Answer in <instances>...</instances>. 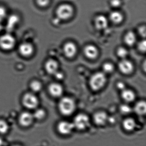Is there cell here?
<instances>
[{
    "label": "cell",
    "mask_w": 146,
    "mask_h": 146,
    "mask_svg": "<svg viewBox=\"0 0 146 146\" xmlns=\"http://www.w3.org/2000/svg\"><path fill=\"white\" fill-rule=\"evenodd\" d=\"M48 90L50 94L54 97L60 96L63 94V88L58 84H52L49 86Z\"/></svg>",
    "instance_id": "cell-14"
},
{
    "label": "cell",
    "mask_w": 146,
    "mask_h": 146,
    "mask_svg": "<svg viewBox=\"0 0 146 146\" xmlns=\"http://www.w3.org/2000/svg\"><path fill=\"white\" fill-rule=\"evenodd\" d=\"M45 116H46L45 111L42 109H37L33 114L34 117L39 120H40L44 118Z\"/></svg>",
    "instance_id": "cell-23"
},
{
    "label": "cell",
    "mask_w": 146,
    "mask_h": 146,
    "mask_svg": "<svg viewBox=\"0 0 146 146\" xmlns=\"http://www.w3.org/2000/svg\"><path fill=\"white\" fill-rule=\"evenodd\" d=\"M34 116L30 113L25 112L19 117V121L20 124L25 127L29 126L33 122Z\"/></svg>",
    "instance_id": "cell-9"
},
{
    "label": "cell",
    "mask_w": 146,
    "mask_h": 146,
    "mask_svg": "<svg viewBox=\"0 0 146 146\" xmlns=\"http://www.w3.org/2000/svg\"><path fill=\"white\" fill-rule=\"evenodd\" d=\"M23 102L27 108L34 109L38 106L39 101L35 95L31 93H28L24 96Z\"/></svg>",
    "instance_id": "cell-5"
},
{
    "label": "cell",
    "mask_w": 146,
    "mask_h": 146,
    "mask_svg": "<svg viewBox=\"0 0 146 146\" xmlns=\"http://www.w3.org/2000/svg\"><path fill=\"white\" fill-rule=\"evenodd\" d=\"M74 127L75 126L72 123L62 121L58 125V129L60 133L63 135H67L71 132Z\"/></svg>",
    "instance_id": "cell-8"
},
{
    "label": "cell",
    "mask_w": 146,
    "mask_h": 146,
    "mask_svg": "<svg viewBox=\"0 0 146 146\" xmlns=\"http://www.w3.org/2000/svg\"><path fill=\"white\" fill-rule=\"evenodd\" d=\"M125 42L128 46H131L135 43L136 37L134 32L129 31L126 33L124 38Z\"/></svg>",
    "instance_id": "cell-19"
},
{
    "label": "cell",
    "mask_w": 146,
    "mask_h": 146,
    "mask_svg": "<svg viewBox=\"0 0 146 146\" xmlns=\"http://www.w3.org/2000/svg\"><path fill=\"white\" fill-rule=\"evenodd\" d=\"M119 68L121 72L125 74H129L133 70L132 63L127 60H123L119 62Z\"/></svg>",
    "instance_id": "cell-12"
},
{
    "label": "cell",
    "mask_w": 146,
    "mask_h": 146,
    "mask_svg": "<svg viewBox=\"0 0 146 146\" xmlns=\"http://www.w3.org/2000/svg\"><path fill=\"white\" fill-rule=\"evenodd\" d=\"M94 119L96 124L102 125L106 122L108 119L107 115L105 112H100L94 115Z\"/></svg>",
    "instance_id": "cell-18"
},
{
    "label": "cell",
    "mask_w": 146,
    "mask_h": 146,
    "mask_svg": "<svg viewBox=\"0 0 146 146\" xmlns=\"http://www.w3.org/2000/svg\"><path fill=\"white\" fill-rule=\"evenodd\" d=\"M19 51L21 55L25 57L31 56L35 51L34 46L29 42H22L19 47Z\"/></svg>",
    "instance_id": "cell-7"
},
{
    "label": "cell",
    "mask_w": 146,
    "mask_h": 146,
    "mask_svg": "<svg viewBox=\"0 0 146 146\" xmlns=\"http://www.w3.org/2000/svg\"><path fill=\"white\" fill-rule=\"evenodd\" d=\"M9 130V125L5 121L0 120V133L5 134Z\"/></svg>",
    "instance_id": "cell-25"
},
{
    "label": "cell",
    "mask_w": 146,
    "mask_h": 146,
    "mask_svg": "<svg viewBox=\"0 0 146 146\" xmlns=\"http://www.w3.org/2000/svg\"><path fill=\"white\" fill-rule=\"evenodd\" d=\"M45 67L48 73L54 74L56 72L58 71V63L55 60H50L46 63Z\"/></svg>",
    "instance_id": "cell-17"
},
{
    "label": "cell",
    "mask_w": 146,
    "mask_h": 146,
    "mask_svg": "<svg viewBox=\"0 0 146 146\" xmlns=\"http://www.w3.org/2000/svg\"><path fill=\"white\" fill-rule=\"evenodd\" d=\"M59 108L62 114L69 115L72 114L75 110V103L71 98L64 97L60 101Z\"/></svg>",
    "instance_id": "cell-3"
},
{
    "label": "cell",
    "mask_w": 146,
    "mask_h": 146,
    "mask_svg": "<svg viewBox=\"0 0 146 146\" xmlns=\"http://www.w3.org/2000/svg\"><path fill=\"white\" fill-rule=\"evenodd\" d=\"M109 19L110 21L115 24H118L120 23L123 19V14L117 11L112 12L109 15Z\"/></svg>",
    "instance_id": "cell-16"
},
{
    "label": "cell",
    "mask_w": 146,
    "mask_h": 146,
    "mask_svg": "<svg viewBox=\"0 0 146 146\" xmlns=\"http://www.w3.org/2000/svg\"><path fill=\"white\" fill-rule=\"evenodd\" d=\"M36 3L39 7L45 8L49 5L50 0H36Z\"/></svg>",
    "instance_id": "cell-27"
},
{
    "label": "cell",
    "mask_w": 146,
    "mask_h": 146,
    "mask_svg": "<svg viewBox=\"0 0 146 146\" xmlns=\"http://www.w3.org/2000/svg\"><path fill=\"white\" fill-rule=\"evenodd\" d=\"M108 22L107 18L103 15H99L95 18L94 24L97 29H105L108 26Z\"/></svg>",
    "instance_id": "cell-11"
},
{
    "label": "cell",
    "mask_w": 146,
    "mask_h": 146,
    "mask_svg": "<svg viewBox=\"0 0 146 146\" xmlns=\"http://www.w3.org/2000/svg\"><path fill=\"white\" fill-rule=\"evenodd\" d=\"M3 21L2 20H0V32H1L3 29H4V25H3Z\"/></svg>",
    "instance_id": "cell-36"
},
{
    "label": "cell",
    "mask_w": 146,
    "mask_h": 146,
    "mask_svg": "<svg viewBox=\"0 0 146 146\" xmlns=\"http://www.w3.org/2000/svg\"><path fill=\"white\" fill-rule=\"evenodd\" d=\"M135 110L136 113L139 115L145 114L146 111V105L145 102H138L135 106Z\"/></svg>",
    "instance_id": "cell-21"
},
{
    "label": "cell",
    "mask_w": 146,
    "mask_h": 146,
    "mask_svg": "<svg viewBox=\"0 0 146 146\" xmlns=\"http://www.w3.org/2000/svg\"><path fill=\"white\" fill-rule=\"evenodd\" d=\"M16 39L10 33H6L0 36V48L5 51H10L14 48Z\"/></svg>",
    "instance_id": "cell-2"
},
{
    "label": "cell",
    "mask_w": 146,
    "mask_h": 146,
    "mask_svg": "<svg viewBox=\"0 0 146 146\" xmlns=\"http://www.w3.org/2000/svg\"><path fill=\"white\" fill-rule=\"evenodd\" d=\"M19 21V19L18 16L16 15H11L7 19V28L8 31L13 30L17 26Z\"/></svg>",
    "instance_id": "cell-15"
},
{
    "label": "cell",
    "mask_w": 146,
    "mask_h": 146,
    "mask_svg": "<svg viewBox=\"0 0 146 146\" xmlns=\"http://www.w3.org/2000/svg\"><path fill=\"white\" fill-rule=\"evenodd\" d=\"M122 96L123 99L127 102H131L135 99V94L134 92L129 90L125 89L123 90Z\"/></svg>",
    "instance_id": "cell-20"
},
{
    "label": "cell",
    "mask_w": 146,
    "mask_h": 146,
    "mask_svg": "<svg viewBox=\"0 0 146 146\" xmlns=\"http://www.w3.org/2000/svg\"><path fill=\"white\" fill-rule=\"evenodd\" d=\"M117 54L119 58H124L128 54V52L125 48L123 47H119L117 50Z\"/></svg>",
    "instance_id": "cell-26"
},
{
    "label": "cell",
    "mask_w": 146,
    "mask_h": 146,
    "mask_svg": "<svg viewBox=\"0 0 146 146\" xmlns=\"http://www.w3.org/2000/svg\"><path fill=\"white\" fill-rule=\"evenodd\" d=\"M137 48L140 52H145L146 49V42L145 40L141 41L138 43Z\"/></svg>",
    "instance_id": "cell-28"
},
{
    "label": "cell",
    "mask_w": 146,
    "mask_h": 146,
    "mask_svg": "<svg viewBox=\"0 0 146 146\" xmlns=\"http://www.w3.org/2000/svg\"><path fill=\"white\" fill-rule=\"evenodd\" d=\"M77 49L76 46L72 42H67L64 46L65 54L68 58H72L76 55Z\"/></svg>",
    "instance_id": "cell-10"
},
{
    "label": "cell",
    "mask_w": 146,
    "mask_h": 146,
    "mask_svg": "<svg viewBox=\"0 0 146 146\" xmlns=\"http://www.w3.org/2000/svg\"><path fill=\"white\" fill-rule=\"evenodd\" d=\"M117 87L119 89V90H123L125 89V85L123 83V82H119L117 84Z\"/></svg>",
    "instance_id": "cell-35"
},
{
    "label": "cell",
    "mask_w": 146,
    "mask_h": 146,
    "mask_svg": "<svg viewBox=\"0 0 146 146\" xmlns=\"http://www.w3.org/2000/svg\"><path fill=\"white\" fill-rule=\"evenodd\" d=\"M122 4L121 0H111L110 5L112 7L117 8L119 7Z\"/></svg>",
    "instance_id": "cell-32"
},
{
    "label": "cell",
    "mask_w": 146,
    "mask_h": 146,
    "mask_svg": "<svg viewBox=\"0 0 146 146\" xmlns=\"http://www.w3.org/2000/svg\"><path fill=\"white\" fill-rule=\"evenodd\" d=\"M106 82V77L102 72H99L94 74L90 78V84L92 89L97 90L101 88Z\"/></svg>",
    "instance_id": "cell-4"
},
{
    "label": "cell",
    "mask_w": 146,
    "mask_h": 146,
    "mask_svg": "<svg viewBox=\"0 0 146 146\" xmlns=\"http://www.w3.org/2000/svg\"><path fill=\"white\" fill-rule=\"evenodd\" d=\"M138 33L141 37L145 38L146 35V29L145 25L141 26L138 30Z\"/></svg>",
    "instance_id": "cell-33"
},
{
    "label": "cell",
    "mask_w": 146,
    "mask_h": 146,
    "mask_svg": "<svg viewBox=\"0 0 146 146\" xmlns=\"http://www.w3.org/2000/svg\"><path fill=\"white\" fill-rule=\"evenodd\" d=\"M7 16V11L4 7L0 5V20H3Z\"/></svg>",
    "instance_id": "cell-29"
},
{
    "label": "cell",
    "mask_w": 146,
    "mask_h": 146,
    "mask_svg": "<svg viewBox=\"0 0 146 146\" xmlns=\"http://www.w3.org/2000/svg\"><path fill=\"white\" fill-rule=\"evenodd\" d=\"M2 143H3V141L1 138H0V145H2Z\"/></svg>",
    "instance_id": "cell-37"
},
{
    "label": "cell",
    "mask_w": 146,
    "mask_h": 146,
    "mask_svg": "<svg viewBox=\"0 0 146 146\" xmlns=\"http://www.w3.org/2000/svg\"><path fill=\"white\" fill-rule=\"evenodd\" d=\"M73 7L69 4H63L58 7L56 11L57 18L60 20H66L70 18L73 14Z\"/></svg>",
    "instance_id": "cell-1"
},
{
    "label": "cell",
    "mask_w": 146,
    "mask_h": 146,
    "mask_svg": "<svg viewBox=\"0 0 146 146\" xmlns=\"http://www.w3.org/2000/svg\"><path fill=\"white\" fill-rule=\"evenodd\" d=\"M103 69L105 72L109 73L113 70V65L110 63H106L103 65Z\"/></svg>",
    "instance_id": "cell-30"
},
{
    "label": "cell",
    "mask_w": 146,
    "mask_h": 146,
    "mask_svg": "<svg viewBox=\"0 0 146 146\" xmlns=\"http://www.w3.org/2000/svg\"><path fill=\"white\" fill-rule=\"evenodd\" d=\"M135 122L132 118L126 119L123 122V126L126 130H132L135 127Z\"/></svg>",
    "instance_id": "cell-22"
},
{
    "label": "cell",
    "mask_w": 146,
    "mask_h": 146,
    "mask_svg": "<svg viewBox=\"0 0 146 146\" xmlns=\"http://www.w3.org/2000/svg\"><path fill=\"white\" fill-rule=\"evenodd\" d=\"M31 88L33 91L39 92L42 89V84L40 82L37 81L32 82L31 84Z\"/></svg>",
    "instance_id": "cell-24"
},
{
    "label": "cell",
    "mask_w": 146,
    "mask_h": 146,
    "mask_svg": "<svg viewBox=\"0 0 146 146\" xmlns=\"http://www.w3.org/2000/svg\"><path fill=\"white\" fill-rule=\"evenodd\" d=\"M84 53L89 58L94 59L98 56V49L94 45H88L84 48Z\"/></svg>",
    "instance_id": "cell-13"
},
{
    "label": "cell",
    "mask_w": 146,
    "mask_h": 146,
    "mask_svg": "<svg viewBox=\"0 0 146 146\" xmlns=\"http://www.w3.org/2000/svg\"><path fill=\"white\" fill-rule=\"evenodd\" d=\"M54 74L55 75L56 78H57V79H59V80L63 79V78H64V75H63V73H61V72H58L57 71Z\"/></svg>",
    "instance_id": "cell-34"
},
{
    "label": "cell",
    "mask_w": 146,
    "mask_h": 146,
    "mask_svg": "<svg viewBox=\"0 0 146 146\" xmlns=\"http://www.w3.org/2000/svg\"><path fill=\"white\" fill-rule=\"evenodd\" d=\"M120 110L123 113L127 114L131 112V109L130 107L127 105H123L120 106Z\"/></svg>",
    "instance_id": "cell-31"
},
{
    "label": "cell",
    "mask_w": 146,
    "mask_h": 146,
    "mask_svg": "<svg viewBox=\"0 0 146 146\" xmlns=\"http://www.w3.org/2000/svg\"><path fill=\"white\" fill-rule=\"evenodd\" d=\"M73 123L74 126L77 129H83L88 127L89 124V119L85 114H78L75 117Z\"/></svg>",
    "instance_id": "cell-6"
}]
</instances>
